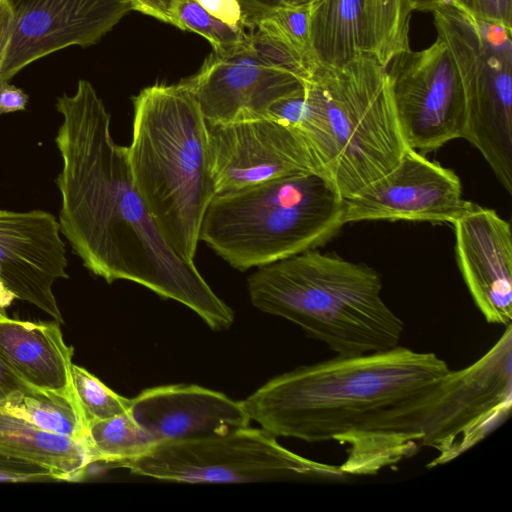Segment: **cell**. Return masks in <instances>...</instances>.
<instances>
[{
  "label": "cell",
  "mask_w": 512,
  "mask_h": 512,
  "mask_svg": "<svg viewBox=\"0 0 512 512\" xmlns=\"http://www.w3.org/2000/svg\"><path fill=\"white\" fill-rule=\"evenodd\" d=\"M303 90L297 129L318 171L343 199L391 171L409 148L387 67L368 52L338 67L314 64Z\"/></svg>",
  "instance_id": "obj_3"
},
{
  "label": "cell",
  "mask_w": 512,
  "mask_h": 512,
  "mask_svg": "<svg viewBox=\"0 0 512 512\" xmlns=\"http://www.w3.org/2000/svg\"><path fill=\"white\" fill-rule=\"evenodd\" d=\"M247 287L254 307L296 324L337 355L400 345L404 323L383 300L381 278L367 264L311 249L258 267Z\"/></svg>",
  "instance_id": "obj_4"
},
{
  "label": "cell",
  "mask_w": 512,
  "mask_h": 512,
  "mask_svg": "<svg viewBox=\"0 0 512 512\" xmlns=\"http://www.w3.org/2000/svg\"><path fill=\"white\" fill-rule=\"evenodd\" d=\"M407 0H363L364 50L383 66L410 48Z\"/></svg>",
  "instance_id": "obj_21"
},
{
  "label": "cell",
  "mask_w": 512,
  "mask_h": 512,
  "mask_svg": "<svg viewBox=\"0 0 512 512\" xmlns=\"http://www.w3.org/2000/svg\"><path fill=\"white\" fill-rule=\"evenodd\" d=\"M0 409L41 430L84 440L85 426L73 395L35 390L8 401Z\"/></svg>",
  "instance_id": "obj_23"
},
{
  "label": "cell",
  "mask_w": 512,
  "mask_h": 512,
  "mask_svg": "<svg viewBox=\"0 0 512 512\" xmlns=\"http://www.w3.org/2000/svg\"><path fill=\"white\" fill-rule=\"evenodd\" d=\"M207 134L215 195L319 172L299 130L272 117L207 124Z\"/></svg>",
  "instance_id": "obj_11"
},
{
  "label": "cell",
  "mask_w": 512,
  "mask_h": 512,
  "mask_svg": "<svg viewBox=\"0 0 512 512\" xmlns=\"http://www.w3.org/2000/svg\"><path fill=\"white\" fill-rule=\"evenodd\" d=\"M71 387L85 431L100 420L129 413L131 399L123 397L83 367L72 364Z\"/></svg>",
  "instance_id": "obj_25"
},
{
  "label": "cell",
  "mask_w": 512,
  "mask_h": 512,
  "mask_svg": "<svg viewBox=\"0 0 512 512\" xmlns=\"http://www.w3.org/2000/svg\"><path fill=\"white\" fill-rule=\"evenodd\" d=\"M83 443L91 464L119 466L147 452L156 441L125 413L90 424Z\"/></svg>",
  "instance_id": "obj_22"
},
{
  "label": "cell",
  "mask_w": 512,
  "mask_h": 512,
  "mask_svg": "<svg viewBox=\"0 0 512 512\" xmlns=\"http://www.w3.org/2000/svg\"><path fill=\"white\" fill-rule=\"evenodd\" d=\"M205 10L221 21L249 31L244 10L239 0H196Z\"/></svg>",
  "instance_id": "obj_29"
},
{
  "label": "cell",
  "mask_w": 512,
  "mask_h": 512,
  "mask_svg": "<svg viewBox=\"0 0 512 512\" xmlns=\"http://www.w3.org/2000/svg\"><path fill=\"white\" fill-rule=\"evenodd\" d=\"M250 27L281 0H239Z\"/></svg>",
  "instance_id": "obj_34"
},
{
  "label": "cell",
  "mask_w": 512,
  "mask_h": 512,
  "mask_svg": "<svg viewBox=\"0 0 512 512\" xmlns=\"http://www.w3.org/2000/svg\"><path fill=\"white\" fill-rule=\"evenodd\" d=\"M28 95L20 88L0 81V115L26 109Z\"/></svg>",
  "instance_id": "obj_32"
},
{
  "label": "cell",
  "mask_w": 512,
  "mask_h": 512,
  "mask_svg": "<svg viewBox=\"0 0 512 512\" xmlns=\"http://www.w3.org/2000/svg\"><path fill=\"white\" fill-rule=\"evenodd\" d=\"M37 389L25 383L0 358V406L25 393Z\"/></svg>",
  "instance_id": "obj_30"
},
{
  "label": "cell",
  "mask_w": 512,
  "mask_h": 512,
  "mask_svg": "<svg viewBox=\"0 0 512 512\" xmlns=\"http://www.w3.org/2000/svg\"><path fill=\"white\" fill-rule=\"evenodd\" d=\"M449 371L436 354L399 345L297 367L243 403L250 420L275 437L336 441L349 449L392 409L431 390Z\"/></svg>",
  "instance_id": "obj_2"
},
{
  "label": "cell",
  "mask_w": 512,
  "mask_h": 512,
  "mask_svg": "<svg viewBox=\"0 0 512 512\" xmlns=\"http://www.w3.org/2000/svg\"><path fill=\"white\" fill-rule=\"evenodd\" d=\"M129 414L156 443L221 434L251 421L243 401L194 384L147 388L131 399Z\"/></svg>",
  "instance_id": "obj_17"
},
{
  "label": "cell",
  "mask_w": 512,
  "mask_h": 512,
  "mask_svg": "<svg viewBox=\"0 0 512 512\" xmlns=\"http://www.w3.org/2000/svg\"><path fill=\"white\" fill-rule=\"evenodd\" d=\"M314 0L303 3H285L269 9L254 27L273 34L294 48L310 64L315 61L312 50V16Z\"/></svg>",
  "instance_id": "obj_24"
},
{
  "label": "cell",
  "mask_w": 512,
  "mask_h": 512,
  "mask_svg": "<svg viewBox=\"0 0 512 512\" xmlns=\"http://www.w3.org/2000/svg\"><path fill=\"white\" fill-rule=\"evenodd\" d=\"M344 199L319 172L293 174L215 195L199 240L239 271L262 267L332 239Z\"/></svg>",
  "instance_id": "obj_7"
},
{
  "label": "cell",
  "mask_w": 512,
  "mask_h": 512,
  "mask_svg": "<svg viewBox=\"0 0 512 512\" xmlns=\"http://www.w3.org/2000/svg\"><path fill=\"white\" fill-rule=\"evenodd\" d=\"M0 455L48 469L57 481L81 480L91 464L83 442L41 430L2 409Z\"/></svg>",
  "instance_id": "obj_19"
},
{
  "label": "cell",
  "mask_w": 512,
  "mask_h": 512,
  "mask_svg": "<svg viewBox=\"0 0 512 512\" xmlns=\"http://www.w3.org/2000/svg\"><path fill=\"white\" fill-rule=\"evenodd\" d=\"M181 82L207 124L268 117L275 102L303 87V78L260 59L248 41L212 50L198 72Z\"/></svg>",
  "instance_id": "obj_12"
},
{
  "label": "cell",
  "mask_w": 512,
  "mask_h": 512,
  "mask_svg": "<svg viewBox=\"0 0 512 512\" xmlns=\"http://www.w3.org/2000/svg\"><path fill=\"white\" fill-rule=\"evenodd\" d=\"M13 29V15L6 0H0V71Z\"/></svg>",
  "instance_id": "obj_33"
},
{
  "label": "cell",
  "mask_w": 512,
  "mask_h": 512,
  "mask_svg": "<svg viewBox=\"0 0 512 512\" xmlns=\"http://www.w3.org/2000/svg\"><path fill=\"white\" fill-rule=\"evenodd\" d=\"M13 29L0 71L11 80L32 62L70 46L96 44L136 10L134 0H6Z\"/></svg>",
  "instance_id": "obj_13"
},
{
  "label": "cell",
  "mask_w": 512,
  "mask_h": 512,
  "mask_svg": "<svg viewBox=\"0 0 512 512\" xmlns=\"http://www.w3.org/2000/svg\"><path fill=\"white\" fill-rule=\"evenodd\" d=\"M467 10L489 21L512 24V0H457Z\"/></svg>",
  "instance_id": "obj_28"
},
{
  "label": "cell",
  "mask_w": 512,
  "mask_h": 512,
  "mask_svg": "<svg viewBox=\"0 0 512 512\" xmlns=\"http://www.w3.org/2000/svg\"><path fill=\"white\" fill-rule=\"evenodd\" d=\"M59 324L12 319L0 311V358L29 386L73 395V347Z\"/></svg>",
  "instance_id": "obj_18"
},
{
  "label": "cell",
  "mask_w": 512,
  "mask_h": 512,
  "mask_svg": "<svg viewBox=\"0 0 512 512\" xmlns=\"http://www.w3.org/2000/svg\"><path fill=\"white\" fill-rule=\"evenodd\" d=\"M307 1H310V0H281V2H285V3H303V2H307Z\"/></svg>",
  "instance_id": "obj_36"
},
{
  "label": "cell",
  "mask_w": 512,
  "mask_h": 512,
  "mask_svg": "<svg viewBox=\"0 0 512 512\" xmlns=\"http://www.w3.org/2000/svg\"><path fill=\"white\" fill-rule=\"evenodd\" d=\"M264 429L240 427L221 434L160 442L118 467L159 481L248 483L337 480L339 466L298 455Z\"/></svg>",
  "instance_id": "obj_9"
},
{
  "label": "cell",
  "mask_w": 512,
  "mask_h": 512,
  "mask_svg": "<svg viewBox=\"0 0 512 512\" xmlns=\"http://www.w3.org/2000/svg\"><path fill=\"white\" fill-rule=\"evenodd\" d=\"M472 202L462 197L457 174L408 148L387 174L344 199L345 224L420 221L452 224Z\"/></svg>",
  "instance_id": "obj_14"
},
{
  "label": "cell",
  "mask_w": 512,
  "mask_h": 512,
  "mask_svg": "<svg viewBox=\"0 0 512 512\" xmlns=\"http://www.w3.org/2000/svg\"><path fill=\"white\" fill-rule=\"evenodd\" d=\"M455 254L469 293L488 323L512 320V234L495 210L471 203L452 223Z\"/></svg>",
  "instance_id": "obj_16"
},
{
  "label": "cell",
  "mask_w": 512,
  "mask_h": 512,
  "mask_svg": "<svg viewBox=\"0 0 512 512\" xmlns=\"http://www.w3.org/2000/svg\"><path fill=\"white\" fill-rule=\"evenodd\" d=\"M136 11L178 27L175 17L176 0H134Z\"/></svg>",
  "instance_id": "obj_31"
},
{
  "label": "cell",
  "mask_w": 512,
  "mask_h": 512,
  "mask_svg": "<svg viewBox=\"0 0 512 512\" xmlns=\"http://www.w3.org/2000/svg\"><path fill=\"white\" fill-rule=\"evenodd\" d=\"M52 480H56V478L48 469L0 455V482H39Z\"/></svg>",
  "instance_id": "obj_27"
},
{
  "label": "cell",
  "mask_w": 512,
  "mask_h": 512,
  "mask_svg": "<svg viewBox=\"0 0 512 512\" xmlns=\"http://www.w3.org/2000/svg\"><path fill=\"white\" fill-rule=\"evenodd\" d=\"M312 50L317 63L334 67L365 52L363 0H314Z\"/></svg>",
  "instance_id": "obj_20"
},
{
  "label": "cell",
  "mask_w": 512,
  "mask_h": 512,
  "mask_svg": "<svg viewBox=\"0 0 512 512\" xmlns=\"http://www.w3.org/2000/svg\"><path fill=\"white\" fill-rule=\"evenodd\" d=\"M60 233L59 222L47 211L0 209V284L14 298L63 323L52 289L56 280L69 278Z\"/></svg>",
  "instance_id": "obj_15"
},
{
  "label": "cell",
  "mask_w": 512,
  "mask_h": 512,
  "mask_svg": "<svg viewBox=\"0 0 512 512\" xmlns=\"http://www.w3.org/2000/svg\"><path fill=\"white\" fill-rule=\"evenodd\" d=\"M387 68L401 132L422 154L463 138L466 125L461 85L444 43L396 55Z\"/></svg>",
  "instance_id": "obj_10"
},
{
  "label": "cell",
  "mask_w": 512,
  "mask_h": 512,
  "mask_svg": "<svg viewBox=\"0 0 512 512\" xmlns=\"http://www.w3.org/2000/svg\"><path fill=\"white\" fill-rule=\"evenodd\" d=\"M512 407V326L473 364L449 373L431 390L391 410L357 446L358 471L373 476L414 456L436 451L427 468L465 453L504 422Z\"/></svg>",
  "instance_id": "obj_6"
},
{
  "label": "cell",
  "mask_w": 512,
  "mask_h": 512,
  "mask_svg": "<svg viewBox=\"0 0 512 512\" xmlns=\"http://www.w3.org/2000/svg\"><path fill=\"white\" fill-rule=\"evenodd\" d=\"M132 179L169 246L194 262L215 196L207 124L183 82L156 83L133 97Z\"/></svg>",
  "instance_id": "obj_5"
},
{
  "label": "cell",
  "mask_w": 512,
  "mask_h": 512,
  "mask_svg": "<svg viewBox=\"0 0 512 512\" xmlns=\"http://www.w3.org/2000/svg\"><path fill=\"white\" fill-rule=\"evenodd\" d=\"M175 17L181 30L206 38L213 50H221L248 41L250 30L231 26L214 17L196 0H176Z\"/></svg>",
  "instance_id": "obj_26"
},
{
  "label": "cell",
  "mask_w": 512,
  "mask_h": 512,
  "mask_svg": "<svg viewBox=\"0 0 512 512\" xmlns=\"http://www.w3.org/2000/svg\"><path fill=\"white\" fill-rule=\"evenodd\" d=\"M55 107L63 118L55 138L62 158L58 222L85 268L109 284L131 281L179 302L214 331L229 329L234 311L154 222L134 185L127 146L113 139L110 113L93 85L79 80Z\"/></svg>",
  "instance_id": "obj_1"
},
{
  "label": "cell",
  "mask_w": 512,
  "mask_h": 512,
  "mask_svg": "<svg viewBox=\"0 0 512 512\" xmlns=\"http://www.w3.org/2000/svg\"><path fill=\"white\" fill-rule=\"evenodd\" d=\"M412 11L430 12L437 5L446 0H407Z\"/></svg>",
  "instance_id": "obj_35"
},
{
  "label": "cell",
  "mask_w": 512,
  "mask_h": 512,
  "mask_svg": "<svg viewBox=\"0 0 512 512\" xmlns=\"http://www.w3.org/2000/svg\"><path fill=\"white\" fill-rule=\"evenodd\" d=\"M430 12L463 91V138L511 195L512 27L481 18L457 0H446Z\"/></svg>",
  "instance_id": "obj_8"
}]
</instances>
